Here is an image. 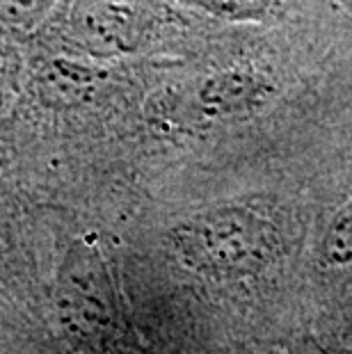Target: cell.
I'll return each instance as SVG.
<instances>
[{"label":"cell","mask_w":352,"mask_h":354,"mask_svg":"<svg viewBox=\"0 0 352 354\" xmlns=\"http://www.w3.org/2000/svg\"><path fill=\"white\" fill-rule=\"evenodd\" d=\"M211 256L220 266L254 270L270 259L277 250V231L268 222L245 210L224 213L208 229Z\"/></svg>","instance_id":"1"},{"label":"cell","mask_w":352,"mask_h":354,"mask_svg":"<svg viewBox=\"0 0 352 354\" xmlns=\"http://www.w3.org/2000/svg\"><path fill=\"white\" fill-rule=\"evenodd\" d=\"M323 259L329 266H352V201L329 222L323 238Z\"/></svg>","instance_id":"2"},{"label":"cell","mask_w":352,"mask_h":354,"mask_svg":"<svg viewBox=\"0 0 352 354\" xmlns=\"http://www.w3.org/2000/svg\"><path fill=\"white\" fill-rule=\"evenodd\" d=\"M53 0H0V21L12 26H28L39 21L50 10Z\"/></svg>","instance_id":"3"},{"label":"cell","mask_w":352,"mask_h":354,"mask_svg":"<svg viewBox=\"0 0 352 354\" xmlns=\"http://www.w3.org/2000/svg\"><path fill=\"white\" fill-rule=\"evenodd\" d=\"M215 12L231 14V17H259L268 10L270 0H206Z\"/></svg>","instance_id":"4"}]
</instances>
